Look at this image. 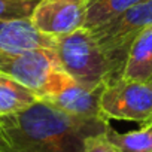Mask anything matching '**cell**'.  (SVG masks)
Segmentation results:
<instances>
[{
  "label": "cell",
  "instance_id": "11",
  "mask_svg": "<svg viewBox=\"0 0 152 152\" xmlns=\"http://www.w3.org/2000/svg\"><path fill=\"white\" fill-rule=\"evenodd\" d=\"M142 0H87L84 28L94 30L109 24Z\"/></svg>",
  "mask_w": 152,
  "mask_h": 152
},
{
  "label": "cell",
  "instance_id": "4",
  "mask_svg": "<svg viewBox=\"0 0 152 152\" xmlns=\"http://www.w3.org/2000/svg\"><path fill=\"white\" fill-rule=\"evenodd\" d=\"M146 27H152V0H142L109 24L90 30L110 61L112 82L122 78L131 43Z\"/></svg>",
  "mask_w": 152,
  "mask_h": 152
},
{
  "label": "cell",
  "instance_id": "12",
  "mask_svg": "<svg viewBox=\"0 0 152 152\" xmlns=\"http://www.w3.org/2000/svg\"><path fill=\"white\" fill-rule=\"evenodd\" d=\"M104 136L121 152H152V124L128 133H118L109 127Z\"/></svg>",
  "mask_w": 152,
  "mask_h": 152
},
{
  "label": "cell",
  "instance_id": "14",
  "mask_svg": "<svg viewBox=\"0 0 152 152\" xmlns=\"http://www.w3.org/2000/svg\"><path fill=\"white\" fill-rule=\"evenodd\" d=\"M84 152H121L112 142L107 140L104 134L90 137L85 143Z\"/></svg>",
  "mask_w": 152,
  "mask_h": 152
},
{
  "label": "cell",
  "instance_id": "15",
  "mask_svg": "<svg viewBox=\"0 0 152 152\" xmlns=\"http://www.w3.org/2000/svg\"><path fill=\"white\" fill-rule=\"evenodd\" d=\"M151 79H152V78H151Z\"/></svg>",
  "mask_w": 152,
  "mask_h": 152
},
{
  "label": "cell",
  "instance_id": "5",
  "mask_svg": "<svg viewBox=\"0 0 152 152\" xmlns=\"http://www.w3.org/2000/svg\"><path fill=\"white\" fill-rule=\"evenodd\" d=\"M102 112L107 121H134L152 124V79H118L106 85L102 96Z\"/></svg>",
  "mask_w": 152,
  "mask_h": 152
},
{
  "label": "cell",
  "instance_id": "3",
  "mask_svg": "<svg viewBox=\"0 0 152 152\" xmlns=\"http://www.w3.org/2000/svg\"><path fill=\"white\" fill-rule=\"evenodd\" d=\"M0 72L12 76L31 90L40 100L64 90L73 82L60 67L55 54L49 48H36L21 52L0 51Z\"/></svg>",
  "mask_w": 152,
  "mask_h": 152
},
{
  "label": "cell",
  "instance_id": "9",
  "mask_svg": "<svg viewBox=\"0 0 152 152\" xmlns=\"http://www.w3.org/2000/svg\"><path fill=\"white\" fill-rule=\"evenodd\" d=\"M122 78L133 81H149L152 78V27L143 28L134 37Z\"/></svg>",
  "mask_w": 152,
  "mask_h": 152
},
{
  "label": "cell",
  "instance_id": "1",
  "mask_svg": "<svg viewBox=\"0 0 152 152\" xmlns=\"http://www.w3.org/2000/svg\"><path fill=\"white\" fill-rule=\"evenodd\" d=\"M109 127L106 119H82L39 99L0 116V152H84L87 140Z\"/></svg>",
  "mask_w": 152,
  "mask_h": 152
},
{
  "label": "cell",
  "instance_id": "13",
  "mask_svg": "<svg viewBox=\"0 0 152 152\" xmlns=\"http://www.w3.org/2000/svg\"><path fill=\"white\" fill-rule=\"evenodd\" d=\"M39 0H0V20H30Z\"/></svg>",
  "mask_w": 152,
  "mask_h": 152
},
{
  "label": "cell",
  "instance_id": "2",
  "mask_svg": "<svg viewBox=\"0 0 152 152\" xmlns=\"http://www.w3.org/2000/svg\"><path fill=\"white\" fill-rule=\"evenodd\" d=\"M52 52L63 72L85 87L110 84L112 66L94 34L87 28H79L70 34L54 37Z\"/></svg>",
  "mask_w": 152,
  "mask_h": 152
},
{
  "label": "cell",
  "instance_id": "7",
  "mask_svg": "<svg viewBox=\"0 0 152 152\" xmlns=\"http://www.w3.org/2000/svg\"><path fill=\"white\" fill-rule=\"evenodd\" d=\"M104 88L106 84L85 87L73 81L64 90L46 99V102L69 115L82 119H106L102 112V96Z\"/></svg>",
  "mask_w": 152,
  "mask_h": 152
},
{
  "label": "cell",
  "instance_id": "10",
  "mask_svg": "<svg viewBox=\"0 0 152 152\" xmlns=\"http://www.w3.org/2000/svg\"><path fill=\"white\" fill-rule=\"evenodd\" d=\"M37 100L39 97L31 90L5 72H0V116L20 112Z\"/></svg>",
  "mask_w": 152,
  "mask_h": 152
},
{
  "label": "cell",
  "instance_id": "6",
  "mask_svg": "<svg viewBox=\"0 0 152 152\" xmlns=\"http://www.w3.org/2000/svg\"><path fill=\"white\" fill-rule=\"evenodd\" d=\"M87 0H39L31 26L42 34L58 37L84 28Z\"/></svg>",
  "mask_w": 152,
  "mask_h": 152
},
{
  "label": "cell",
  "instance_id": "8",
  "mask_svg": "<svg viewBox=\"0 0 152 152\" xmlns=\"http://www.w3.org/2000/svg\"><path fill=\"white\" fill-rule=\"evenodd\" d=\"M54 37L39 33L30 20H0V51L21 52L36 48H52Z\"/></svg>",
  "mask_w": 152,
  "mask_h": 152
}]
</instances>
